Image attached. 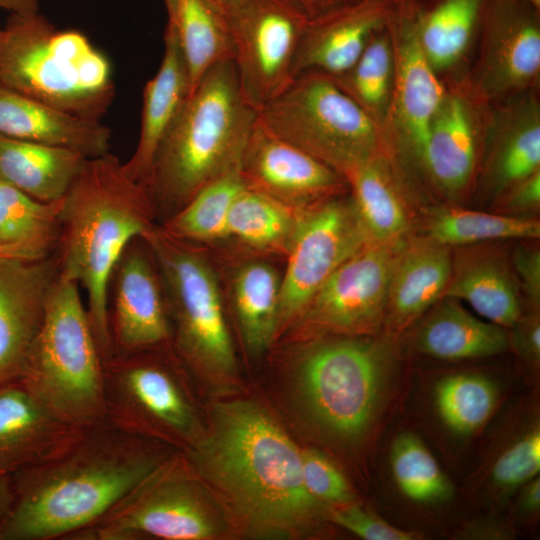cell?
<instances>
[{
  "label": "cell",
  "instance_id": "31",
  "mask_svg": "<svg viewBox=\"0 0 540 540\" xmlns=\"http://www.w3.org/2000/svg\"><path fill=\"white\" fill-rule=\"evenodd\" d=\"M63 198L42 202L0 179V251L3 255L27 261L51 256L60 237Z\"/></svg>",
  "mask_w": 540,
  "mask_h": 540
},
{
  "label": "cell",
  "instance_id": "11",
  "mask_svg": "<svg viewBox=\"0 0 540 540\" xmlns=\"http://www.w3.org/2000/svg\"><path fill=\"white\" fill-rule=\"evenodd\" d=\"M105 419L129 433L187 444L200 437L183 382L148 349L113 355L104 362Z\"/></svg>",
  "mask_w": 540,
  "mask_h": 540
},
{
  "label": "cell",
  "instance_id": "28",
  "mask_svg": "<svg viewBox=\"0 0 540 540\" xmlns=\"http://www.w3.org/2000/svg\"><path fill=\"white\" fill-rule=\"evenodd\" d=\"M486 0L405 2L425 57L440 75L454 68L479 31Z\"/></svg>",
  "mask_w": 540,
  "mask_h": 540
},
{
  "label": "cell",
  "instance_id": "54",
  "mask_svg": "<svg viewBox=\"0 0 540 540\" xmlns=\"http://www.w3.org/2000/svg\"><path fill=\"white\" fill-rule=\"evenodd\" d=\"M0 258H7L3 255V253L0 251Z\"/></svg>",
  "mask_w": 540,
  "mask_h": 540
},
{
  "label": "cell",
  "instance_id": "34",
  "mask_svg": "<svg viewBox=\"0 0 540 540\" xmlns=\"http://www.w3.org/2000/svg\"><path fill=\"white\" fill-rule=\"evenodd\" d=\"M442 297L467 302L481 317L503 328H512L521 316L516 282L494 257L476 258L452 272Z\"/></svg>",
  "mask_w": 540,
  "mask_h": 540
},
{
  "label": "cell",
  "instance_id": "24",
  "mask_svg": "<svg viewBox=\"0 0 540 540\" xmlns=\"http://www.w3.org/2000/svg\"><path fill=\"white\" fill-rule=\"evenodd\" d=\"M0 134L76 150L87 158L110 150L111 131L100 119L76 115L0 83Z\"/></svg>",
  "mask_w": 540,
  "mask_h": 540
},
{
  "label": "cell",
  "instance_id": "25",
  "mask_svg": "<svg viewBox=\"0 0 540 540\" xmlns=\"http://www.w3.org/2000/svg\"><path fill=\"white\" fill-rule=\"evenodd\" d=\"M164 43L159 70L144 88L138 144L131 158L123 163L126 174L143 185L162 140L190 94L185 59L176 34L168 25Z\"/></svg>",
  "mask_w": 540,
  "mask_h": 540
},
{
  "label": "cell",
  "instance_id": "19",
  "mask_svg": "<svg viewBox=\"0 0 540 540\" xmlns=\"http://www.w3.org/2000/svg\"><path fill=\"white\" fill-rule=\"evenodd\" d=\"M111 282L108 316L113 355L167 344L172 332L164 291L142 237L127 245L114 267Z\"/></svg>",
  "mask_w": 540,
  "mask_h": 540
},
{
  "label": "cell",
  "instance_id": "30",
  "mask_svg": "<svg viewBox=\"0 0 540 540\" xmlns=\"http://www.w3.org/2000/svg\"><path fill=\"white\" fill-rule=\"evenodd\" d=\"M187 66L190 94L214 65L234 58L226 16L211 0H163ZM189 94V95H190Z\"/></svg>",
  "mask_w": 540,
  "mask_h": 540
},
{
  "label": "cell",
  "instance_id": "13",
  "mask_svg": "<svg viewBox=\"0 0 540 540\" xmlns=\"http://www.w3.org/2000/svg\"><path fill=\"white\" fill-rule=\"evenodd\" d=\"M367 243L351 197L299 210L281 277L279 328L296 320L333 272Z\"/></svg>",
  "mask_w": 540,
  "mask_h": 540
},
{
  "label": "cell",
  "instance_id": "47",
  "mask_svg": "<svg viewBox=\"0 0 540 540\" xmlns=\"http://www.w3.org/2000/svg\"><path fill=\"white\" fill-rule=\"evenodd\" d=\"M308 18H313L357 0H290Z\"/></svg>",
  "mask_w": 540,
  "mask_h": 540
},
{
  "label": "cell",
  "instance_id": "3",
  "mask_svg": "<svg viewBox=\"0 0 540 540\" xmlns=\"http://www.w3.org/2000/svg\"><path fill=\"white\" fill-rule=\"evenodd\" d=\"M145 185L129 177L110 152L86 158L63 198L58 241L59 273L87 295V312L103 361L113 355L109 284L127 245L155 226Z\"/></svg>",
  "mask_w": 540,
  "mask_h": 540
},
{
  "label": "cell",
  "instance_id": "16",
  "mask_svg": "<svg viewBox=\"0 0 540 540\" xmlns=\"http://www.w3.org/2000/svg\"><path fill=\"white\" fill-rule=\"evenodd\" d=\"M386 28L392 42L394 74L383 130L390 153L403 151L419 163L446 84L425 57L405 3L394 5Z\"/></svg>",
  "mask_w": 540,
  "mask_h": 540
},
{
  "label": "cell",
  "instance_id": "35",
  "mask_svg": "<svg viewBox=\"0 0 540 540\" xmlns=\"http://www.w3.org/2000/svg\"><path fill=\"white\" fill-rule=\"evenodd\" d=\"M298 211L259 191L245 187L232 204L227 238L253 250L286 255Z\"/></svg>",
  "mask_w": 540,
  "mask_h": 540
},
{
  "label": "cell",
  "instance_id": "50",
  "mask_svg": "<svg viewBox=\"0 0 540 540\" xmlns=\"http://www.w3.org/2000/svg\"><path fill=\"white\" fill-rule=\"evenodd\" d=\"M528 483V482H527ZM522 506L528 511L536 510L540 506V480L533 478L525 487L522 495Z\"/></svg>",
  "mask_w": 540,
  "mask_h": 540
},
{
  "label": "cell",
  "instance_id": "51",
  "mask_svg": "<svg viewBox=\"0 0 540 540\" xmlns=\"http://www.w3.org/2000/svg\"><path fill=\"white\" fill-rule=\"evenodd\" d=\"M226 15L239 0H211Z\"/></svg>",
  "mask_w": 540,
  "mask_h": 540
},
{
  "label": "cell",
  "instance_id": "55",
  "mask_svg": "<svg viewBox=\"0 0 540 540\" xmlns=\"http://www.w3.org/2000/svg\"><path fill=\"white\" fill-rule=\"evenodd\" d=\"M2 31H3V28H0V40H1V36H2Z\"/></svg>",
  "mask_w": 540,
  "mask_h": 540
},
{
  "label": "cell",
  "instance_id": "36",
  "mask_svg": "<svg viewBox=\"0 0 540 540\" xmlns=\"http://www.w3.org/2000/svg\"><path fill=\"white\" fill-rule=\"evenodd\" d=\"M245 187L237 167L204 186L162 227L170 235L188 242L226 239L230 209Z\"/></svg>",
  "mask_w": 540,
  "mask_h": 540
},
{
  "label": "cell",
  "instance_id": "29",
  "mask_svg": "<svg viewBox=\"0 0 540 540\" xmlns=\"http://www.w3.org/2000/svg\"><path fill=\"white\" fill-rule=\"evenodd\" d=\"M443 300L417 335L419 350L443 360L482 358L499 354L509 345L503 327L468 312L458 300Z\"/></svg>",
  "mask_w": 540,
  "mask_h": 540
},
{
  "label": "cell",
  "instance_id": "17",
  "mask_svg": "<svg viewBox=\"0 0 540 540\" xmlns=\"http://www.w3.org/2000/svg\"><path fill=\"white\" fill-rule=\"evenodd\" d=\"M490 113L491 104L465 78L446 84L419 161L445 197L457 199L470 189L484 152Z\"/></svg>",
  "mask_w": 540,
  "mask_h": 540
},
{
  "label": "cell",
  "instance_id": "46",
  "mask_svg": "<svg viewBox=\"0 0 540 540\" xmlns=\"http://www.w3.org/2000/svg\"><path fill=\"white\" fill-rule=\"evenodd\" d=\"M514 333V344L526 357L539 360L540 357V324L539 317L534 315L520 325Z\"/></svg>",
  "mask_w": 540,
  "mask_h": 540
},
{
  "label": "cell",
  "instance_id": "6",
  "mask_svg": "<svg viewBox=\"0 0 540 540\" xmlns=\"http://www.w3.org/2000/svg\"><path fill=\"white\" fill-rule=\"evenodd\" d=\"M19 382L73 427L84 429L105 419L104 361L79 285L60 273Z\"/></svg>",
  "mask_w": 540,
  "mask_h": 540
},
{
  "label": "cell",
  "instance_id": "43",
  "mask_svg": "<svg viewBox=\"0 0 540 540\" xmlns=\"http://www.w3.org/2000/svg\"><path fill=\"white\" fill-rule=\"evenodd\" d=\"M331 520L366 540H412L416 534L394 527L367 510L349 505L331 513Z\"/></svg>",
  "mask_w": 540,
  "mask_h": 540
},
{
  "label": "cell",
  "instance_id": "10",
  "mask_svg": "<svg viewBox=\"0 0 540 540\" xmlns=\"http://www.w3.org/2000/svg\"><path fill=\"white\" fill-rule=\"evenodd\" d=\"M224 519L184 457L171 454L96 521L66 540H208Z\"/></svg>",
  "mask_w": 540,
  "mask_h": 540
},
{
  "label": "cell",
  "instance_id": "42",
  "mask_svg": "<svg viewBox=\"0 0 540 540\" xmlns=\"http://www.w3.org/2000/svg\"><path fill=\"white\" fill-rule=\"evenodd\" d=\"M302 475L307 491L318 501L347 503L352 499L349 485L337 467L315 449L301 451Z\"/></svg>",
  "mask_w": 540,
  "mask_h": 540
},
{
  "label": "cell",
  "instance_id": "48",
  "mask_svg": "<svg viewBox=\"0 0 540 540\" xmlns=\"http://www.w3.org/2000/svg\"><path fill=\"white\" fill-rule=\"evenodd\" d=\"M14 500L13 474L0 470V522L10 511Z\"/></svg>",
  "mask_w": 540,
  "mask_h": 540
},
{
  "label": "cell",
  "instance_id": "8",
  "mask_svg": "<svg viewBox=\"0 0 540 540\" xmlns=\"http://www.w3.org/2000/svg\"><path fill=\"white\" fill-rule=\"evenodd\" d=\"M142 239L157 266L178 354L200 374L232 378L235 353L211 263L188 241L170 235L163 227L155 225Z\"/></svg>",
  "mask_w": 540,
  "mask_h": 540
},
{
  "label": "cell",
  "instance_id": "18",
  "mask_svg": "<svg viewBox=\"0 0 540 540\" xmlns=\"http://www.w3.org/2000/svg\"><path fill=\"white\" fill-rule=\"evenodd\" d=\"M239 170L247 188L295 210L339 196L348 186L342 175L274 134L259 117L248 137Z\"/></svg>",
  "mask_w": 540,
  "mask_h": 540
},
{
  "label": "cell",
  "instance_id": "21",
  "mask_svg": "<svg viewBox=\"0 0 540 540\" xmlns=\"http://www.w3.org/2000/svg\"><path fill=\"white\" fill-rule=\"evenodd\" d=\"M394 5L390 0H357L309 18L295 54L293 77L311 70L333 77L347 72L371 37L387 26Z\"/></svg>",
  "mask_w": 540,
  "mask_h": 540
},
{
  "label": "cell",
  "instance_id": "9",
  "mask_svg": "<svg viewBox=\"0 0 540 540\" xmlns=\"http://www.w3.org/2000/svg\"><path fill=\"white\" fill-rule=\"evenodd\" d=\"M384 343L345 337L309 347L298 364L300 398L312 419L331 436L361 437L383 396L390 368Z\"/></svg>",
  "mask_w": 540,
  "mask_h": 540
},
{
  "label": "cell",
  "instance_id": "33",
  "mask_svg": "<svg viewBox=\"0 0 540 540\" xmlns=\"http://www.w3.org/2000/svg\"><path fill=\"white\" fill-rule=\"evenodd\" d=\"M281 276L264 261L242 264L234 274L232 300L247 351L262 354L279 329Z\"/></svg>",
  "mask_w": 540,
  "mask_h": 540
},
{
  "label": "cell",
  "instance_id": "45",
  "mask_svg": "<svg viewBox=\"0 0 540 540\" xmlns=\"http://www.w3.org/2000/svg\"><path fill=\"white\" fill-rule=\"evenodd\" d=\"M503 195V208L519 213L536 210L540 205V170L512 185Z\"/></svg>",
  "mask_w": 540,
  "mask_h": 540
},
{
  "label": "cell",
  "instance_id": "5",
  "mask_svg": "<svg viewBox=\"0 0 540 540\" xmlns=\"http://www.w3.org/2000/svg\"><path fill=\"white\" fill-rule=\"evenodd\" d=\"M0 83L96 119L115 96L108 59L83 33L57 29L39 12L10 14L0 40Z\"/></svg>",
  "mask_w": 540,
  "mask_h": 540
},
{
  "label": "cell",
  "instance_id": "27",
  "mask_svg": "<svg viewBox=\"0 0 540 540\" xmlns=\"http://www.w3.org/2000/svg\"><path fill=\"white\" fill-rule=\"evenodd\" d=\"M87 157L0 134V179L42 202L61 200Z\"/></svg>",
  "mask_w": 540,
  "mask_h": 540
},
{
  "label": "cell",
  "instance_id": "2",
  "mask_svg": "<svg viewBox=\"0 0 540 540\" xmlns=\"http://www.w3.org/2000/svg\"><path fill=\"white\" fill-rule=\"evenodd\" d=\"M189 452L195 470L255 528L294 531L318 511L303 481L301 451L253 403L217 405L209 432Z\"/></svg>",
  "mask_w": 540,
  "mask_h": 540
},
{
  "label": "cell",
  "instance_id": "22",
  "mask_svg": "<svg viewBox=\"0 0 540 540\" xmlns=\"http://www.w3.org/2000/svg\"><path fill=\"white\" fill-rule=\"evenodd\" d=\"M484 154L486 184L498 194L540 170V102L536 91L491 104Z\"/></svg>",
  "mask_w": 540,
  "mask_h": 540
},
{
  "label": "cell",
  "instance_id": "26",
  "mask_svg": "<svg viewBox=\"0 0 540 540\" xmlns=\"http://www.w3.org/2000/svg\"><path fill=\"white\" fill-rule=\"evenodd\" d=\"M453 272L450 247L430 239L407 244L396 265L385 317L408 326L442 298Z\"/></svg>",
  "mask_w": 540,
  "mask_h": 540
},
{
  "label": "cell",
  "instance_id": "4",
  "mask_svg": "<svg viewBox=\"0 0 540 540\" xmlns=\"http://www.w3.org/2000/svg\"><path fill=\"white\" fill-rule=\"evenodd\" d=\"M257 117L242 96L233 60L211 67L155 155L145 186L156 215L168 220L204 186L239 167Z\"/></svg>",
  "mask_w": 540,
  "mask_h": 540
},
{
  "label": "cell",
  "instance_id": "15",
  "mask_svg": "<svg viewBox=\"0 0 540 540\" xmlns=\"http://www.w3.org/2000/svg\"><path fill=\"white\" fill-rule=\"evenodd\" d=\"M474 68L465 80L494 104L536 91L540 79V9L525 0H486Z\"/></svg>",
  "mask_w": 540,
  "mask_h": 540
},
{
  "label": "cell",
  "instance_id": "38",
  "mask_svg": "<svg viewBox=\"0 0 540 540\" xmlns=\"http://www.w3.org/2000/svg\"><path fill=\"white\" fill-rule=\"evenodd\" d=\"M393 74L392 42L385 27L371 37L347 72L332 77L383 128L392 94Z\"/></svg>",
  "mask_w": 540,
  "mask_h": 540
},
{
  "label": "cell",
  "instance_id": "49",
  "mask_svg": "<svg viewBox=\"0 0 540 540\" xmlns=\"http://www.w3.org/2000/svg\"><path fill=\"white\" fill-rule=\"evenodd\" d=\"M0 8L10 14H33L39 12V0H0Z\"/></svg>",
  "mask_w": 540,
  "mask_h": 540
},
{
  "label": "cell",
  "instance_id": "14",
  "mask_svg": "<svg viewBox=\"0 0 540 540\" xmlns=\"http://www.w3.org/2000/svg\"><path fill=\"white\" fill-rule=\"evenodd\" d=\"M405 237L367 243L342 263L296 319L307 329L344 335L375 330L384 320Z\"/></svg>",
  "mask_w": 540,
  "mask_h": 540
},
{
  "label": "cell",
  "instance_id": "23",
  "mask_svg": "<svg viewBox=\"0 0 540 540\" xmlns=\"http://www.w3.org/2000/svg\"><path fill=\"white\" fill-rule=\"evenodd\" d=\"M19 381L0 386V470L14 474L58 455L79 435Z\"/></svg>",
  "mask_w": 540,
  "mask_h": 540
},
{
  "label": "cell",
  "instance_id": "44",
  "mask_svg": "<svg viewBox=\"0 0 540 540\" xmlns=\"http://www.w3.org/2000/svg\"><path fill=\"white\" fill-rule=\"evenodd\" d=\"M513 267L524 295L536 307L540 302V251L532 247H517L513 252Z\"/></svg>",
  "mask_w": 540,
  "mask_h": 540
},
{
  "label": "cell",
  "instance_id": "52",
  "mask_svg": "<svg viewBox=\"0 0 540 540\" xmlns=\"http://www.w3.org/2000/svg\"><path fill=\"white\" fill-rule=\"evenodd\" d=\"M529 3H531L532 5H534L536 8L540 9V0H525Z\"/></svg>",
  "mask_w": 540,
  "mask_h": 540
},
{
  "label": "cell",
  "instance_id": "1",
  "mask_svg": "<svg viewBox=\"0 0 540 540\" xmlns=\"http://www.w3.org/2000/svg\"><path fill=\"white\" fill-rule=\"evenodd\" d=\"M170 455L158 441L106 419L84 428L58 455L13 474L14 500L0 522V540H66Z\"/></svg>",
  "mask_w": 540,
  "mask_h": 540
},
{
  "label": "cell",
  "instance_id": "41",
  "mask_svg": "<svg viewBox=\"0 0 540 540\" xmlns=\"http://www.w3.org/2000/svg\"><path fill=\"white\" fill-rule=\"evenodd\" d=\"M540 470V431L533 429L508 447L492 468L493 481L515 488L535 478Z\"/></svg>",
  "mask_w": 540,
  "mask_h": 540
},
{
  "label": "cell",
  "instance_id": "7",
  "mask_svg": "<svg viewBox=\"0 0 540 540\" xmlns=\"http://www.w3.org/2000/svg\"><path fill=\"white\" fill-rule=\"evenodd\" d=\"M258 117L344 178L362 164L391 155L383 128L332 76L319 71L297 74Z\"/></svg>",
  "mask_w": 540,
  "mask_h": 540
},
{
  "label": "cell",
  "instance_id": "40",
  "mask_svg": "<svg viewBox=\"0 0 540 540\" xmlns=\"http://www.w3.org/2000/svg\"><path fill=\"white\" fill-rule=\"evenodd\" d=\"M496 390L487 378L472 373L443 378L435 389V402L445 424L453 431L468 434L490 416Z\"/></svg>",
  "mask_w": 540,
  "mask_h": 540
},
{
  "label": "cell",
  "instance_id": "20",
  "mask_svg": "<svg viewBox=\"0 0 540 540\" xmlns=\"http://www.w3.org/2000/svg\"><path fill=\"white\" fill-rule=\"evenodd\" d=\"M58 274L56 254L35 261L0 258V386L21 379Z\"/></svg>",
  "mask_w": 540,
  "mask_h": 540
},
{
  "label": "cell",
  "instance_id": "37",
  "mask_svg": "<svg viewBox=\"0 0 540 540\" xmlns=\"http://www.w3.org/2000/svg\"><path fill=\"white\" fill-rule=\"evenodd\" d=\"M427 231L428 239L451 247L491 240L537 239L540 223L514 215L441 207L432 211Z\"/></svg>",
  "mask_w": 540,
  "mask_h": 540
},
{
  "label": "cell",
  "instance_id": "39",
  "mask_svg": "<svg viewBox=\"0 0 540 540\" xmlns=\"http://www.w3.org/2000/svg\"><path fill=\"white\" fill-rule=\"evenodd\" d=\"M391 467L400 491L420 503L448 499L453 487L437 461L412 433L400 434L392 445Z\"/></svg>",
  "mask_w": 540,
  "mask_h": 540
},
{
  "label": "cell",
  "instance_id": "53",
  "mask_svg": "<svg viewBox=\"0 0 540 540\" xmlns=\"http://www.w3.org/2000/svg\"><path fill=\"white\" fill-rule=\"evenodd\" d=\"M393 4H400V3H405V2H410V1H414V0H390Z\"/></svg>",
  "mask_w": 540,
  "mask_h": 540
},
{
  "label": "cell",
  "instance_id": "12",
  "mask_svg": "<svg viewBox=\"0 0 540 540\" xmlns=\"http://www.w3.org/2000/svg\"><path fill=\"white\" fill-rule=\"evenodd\" d=\"M225 16L242 96L259 112L293 80L309 18L290 0H239Z\"/></svg>",
  "mask_w": 540,
  "mask_h": 540
},
{
  "label": "cell",
  "instance_id": "32",
  "mask_svg": "<svg viewBox=\"0 0 540 540\" xmlns=\"http://www.w3.org/2000/svg\"><path fill=\"white\" fill-rule=\"evenodd\" d=\"M390 156L362 164L346 177L358 220L368 243L405 237L409 218L390 168Z\"/></svg>",
  "mask_w": 540,
  "mask_h": 540
}]
</instances>
